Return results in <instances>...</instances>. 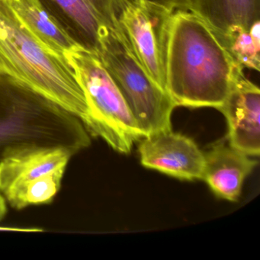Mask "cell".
<instances>
[{
  "mask_svg": "<svg viewBox=\"0 0 260 260\" xmlns=\"http://www.w3.org/2000/svg\"><path fill=\"white\" fill-rule=\"evenodd\" d=\"M226 118L229 144L258 157L260 153V90L247 79L239 65L229 92L218 109Z\"/></svg>",
  "mask_w": 260,
  "mask_h": 260,
  "instance_id": "30bf717a",
  "label": "cell"
},
{
  "mask_svg": "<svg viewBox=\"0 0 260 260\" xmlns=\"http://www.w3.org/2000/svg\"><path fill=\"white\" fill-rule=\"evenodd\" d=\"M204 154L202 180L217 197L230 202L238 201L243 182L258 161L226 143L215 144Z\"/></svg>",
  "mask_w": 260,
  "mask_h": 260,
  "instance_id": "8fae6325",
  "label": "cell"
},
{
  "mask_svg": "<svg viewBox=\"0 0 260 260\" xmlns=\"http://www.w3.org/2000/svg\"><path fill=\"white\" fill-rule=\"evenodd\" d=\"M74 155L60 146L28 145L13 150L0 160V193L15 209L51 204Z\"/></svg>",
  "mask_w": 260,
  "mask_h": 260,
  "instance_id": "8992f818",
  "label": "cell"
},
{
  "mask_svg": "<svg viewBox=\"0 0 260 260\" xmlns=\"http://www.w3.org/2000/svg\"><path fill=\"white\" fill-rule=\"evenodd\" d=\"M138 153L146 168L181 180H202L205 154L185 135L172 130L147 135L139 141Z\"/></svg>",
  "mask_w": 260,
  "mask_h": 260,
  "instance_id": "9c48e42d",
  "label": "cell"
},
{
  "mask_svg": "<svg viewBox=\"0 0 260 260\" xmlns=\"http://www.w3.org/2000/svg\"><path fill=\"white\" fill-rule=\"evenodd\" d=\"M170 14L159 7L128 0L121 21L135 57L153 83L165 92L166 45Z\"/></svg>",
  "mask_w": 260,
  "mask_h": 260,
  "instance_id": "52a82bcc",
  "label": "cell"
},
{
  "mask_svg": "<svg viewBox=\"0 0 260 260\" xmlns=\"http://www.w3.org/2000/svg\"><path fill=\"white\" fill-rule=\"evenodd\" d=\"M131 1L143 3L153 7H159L170 13L177 10H190V4H191V0H131Z\"/></svg>",
  "mask_w": 260,
  "mask_h": 260,
  "instance_id": "9a60e30c",
  "label": "cell"
},
{
  "mask_svg": "<svg viewBox=\"0 0 260 260\" xmlns=\"http://www.w3.org/2000/svg\"><path fill=\"white\" fill-rule=\"evenodd\" d=\"M90 144L78 118L0 74V160L24 146H60L77 154Z\"/></svg>",
  "mask_w": 260,
  "mask_h": 260,
  "instance_id": "3957f363",
  "label": "cell"
},
{
  "mask_svg": "<svg viewBox=\"0 0 260 260\" xmlns=\"http://www.w3.org/2000/svg\"><path fill=\"white\" fill-rule=\"evenodd\" d=\"M66 58L86 100L87 118L83 125L115 151L128 154L144 135L100 57L79 46L69 51Z\"/></svg>",
  "mask_w": 260,
  "mask_h": 260,
  "instance_id": "277c9868",
  "label": "cell"
},
{
  "mask_svg": "<svg viewBox=\"0 0 260 260\" xmlns=\"http://www.w3.org/2000/svg\"><path fill=\"white\" fill-rule=\"evenodd\" d=\"M259 34V21L249 28L234 25L228 28L226 32L216 33L223 46L239 64L257 72L260 68Z\"/></svg>",
  "mask_w": 260,
  "mask_h": 260,
  "instance_id": "5bb4252c",
  "label": "cell"
},
{
  "mask_svg": "<svg viewBox=\"0 0 260 260\" xmlns=\"http://www.w3.org/2000/svg\"><path fill=\"white\" fill-rule=\"evenodd\" d=\"M27 29L51 52L65 57L80 46L48 13L40 0H7Z\"/></svg>",
  "mask_w": 260,
  "mask_h": 260,
  "instance_id": "7c38bea8",
  "label": "cell"
},
{
  "mask_svg": "<svg viewBox=\"0 0 260 260\" xmlns=\"http://www.w3.org/2000/svg\"><path fill=\"white\" fill-rule=\"evenodd\" d=\"M97 55L122 94L144 137L172 130L176 109L167 92L156 86L135 57L123 30L104 28Z\"/></svg>",
  "mask_w": 260,
  "mask_h": 260,
  "instance_id": "5b68a950",
  "label": "cell"
},
{
  "mask_svg": "<svg viewBox=\"0 0 260 260\" xmlns=\"http://www.w3.org/2000/svg\"><path fill=\"white\" fill-rule=\"evenodd\" d=\"M239 65L199 15L190 10L172 12L166 45V90L176 107L218 110Z\"/></svg>",
  "mask_w": 260,
  "mask_h": 260,
  "instance_id": "6da1fadb",
  "label": "cell"
},
{
  "mask_svg": "<svg viewBox=\"0 0 260 260\" xmlns=\"http://www.w3.org/2000/svg\"><path fill=\"white\" fill-rule=\"evenodd\" d=\"M48 13L85 49L97 54L103 28L123 30L128 0H40Z\"/></svg>",
  "mask_w": 260,
  "mask_h": 260,
  "instance_id": "ba28073f",
  "label": "cell"
},
{
  "mask_svg": "<svg viewBox=\"0 0 260 260\" xmlns=\"http://www.w3.org/2000/svg\"><path fill=\"white\" fill-rule=\"evenodd\" d=\"M190 11L222 34L234 25L249 28L259 21L260 0H191Z\"/></svg>",
  "mask_w": 260,
  "mask_h": 260,
  "instance_id": "4fadbf2b",
  "label": "cell"
},
{
  "mask_svg": "<svg viewBox=\"0 0 260 260\" xmlns=\"http://www.w3.org/2000/svg\"><path fill=\"white\" fill-rule=\"evenodd\" d=\"M0 74L86 121V100L72 67L27 29L7 0H0Z\"/></svg>",
  "mask_w": 260,
  "mask_h": 260,
  "instance_id": "7a4b0ae2",
  "label": "cell"
},
{
  "mask_svg": "<svg viewBox=\"0 0 260 260\" xmlns=\"http://www.w3.org/2000/svg\"><path fill=\"white\" fill-rule=\"evenodd\" d=\"M7 214V203L4 196L0 193V221L5 218Z\"/></svg>",
  "mask_w": 260,
  "mask_h": 260,
  "instance_id": "2e32d148",
  "label": "cell"
}]
</instances>
